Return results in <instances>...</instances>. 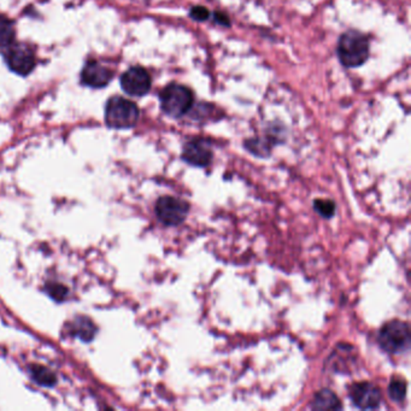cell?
Returning a JSON list of instances; mask_svg holds the SVG:
<instances>
[{
  "label": "cell",
  "mask_w": 411,
  "mask_h": 411,
  "mask_svg": "<svg viewBox=\"0 0 411 411\" xmlns=\"http://www.w3.org/2000/svg\"><path fill=\"white\" fill-rule=\"evenodd\" d=\"M388 396L394 403L404 402L407 397V383L402 378H393L388 385Z\"/></svg>",
  "instance_id": "cell-15"
},
{
  "label": "cell",
  "mask_w": 411,
  "mask_h": 411,
  "mask_svg": "<svg viewBox=\"0 0 411 411\" xmlns=\"http://www.w3.org/2000/svg\"><path fill=\"white\" fill-rule=\"evenodd\" d=\"M369 56L368 37L357 30H349L338 42V57L346 68L360 66Z\"/></svg>",
  "instance_id": "cell-1"
},
{
  "label": "cell",
  "mask_w": 411,
  "mask_h": 411,
  "mask_svg": "<svg viewBox=\"0 0 411 411\" xmlns=\"http://www.w3.org/2000/svg\"><path fill=\"white\" fill-rule=\"evenodd\" d=\"M410 328L407 322L391 321L378 331V342L385 352L391 355L404 354L410 347Z\"/></svg>",
  "instance_id": "cell-3"
},
{
  "label": "cell",
  "mask_w": 411,
  "mask_h": 411,
  "mask_svg": "<svg viewBox=\"0 0 411 411\" xmlns=\"http://www.w3.org/2000/svg\"><path fill=\"white\" fill-rule=\"evenodd\" d=\"M111 80L112 71L98 62H89L81 73V81L93 89H103Z\"/></svg>",
  "instance_id": "cell-11"
},
{
  "label": "cell",
  "mask_w": 411,
  "mask_h": 411,
  "mask_svg": "<svg viewBox=\"0 0 411 411\" xmlns=\"http://www.w3.org/2000/svg\"><path fill=\"white\" fill-rule=\"evenodd\" d=\"M44 292L57 303H63L69 295V289L57 281H47L44 286Z\"/></svg>",
  "instance_id": "cell-14"
},
{
  "label": "cell",
  "mask_w": 411,
  "mask_h": 411,
  "mask_svg": "<svg viewBox=\"0 0 411 411\" xmlns=\"http://www.w3.org/2000/svg\"><path fill=\"white\" fill-rule=\"evenodd\" d=\"M190 14H191V17L193 19H196V21H206V19H209V10L204 8V6H194V8H192L191 11H190Z\"/></svg>",
  "instance_id": "cell-18"
},
{
  "label": "cell",
  "mask_w": 411,
  "mask_h": 411,
  "mask_svg": "<svg viewBox=\"0 0 411 411\" xmlns=\"http://www.w3.org/2000/svg\"><path fill=\"white\" fill-rule=\"evenodd\" d=\"M5 62L10 71L22 76L30 74L37 64L34 52L24 45H14L10 47L5 53Z\"/></svg>",
  "instance_id": "cell-7"
},
{
  "label": "cell",
  "mask_w": 411,
  "mask_h": 411,
  "mask_svg": "<svg viewBox=\"0 0 411 411\" xmlns=\"http://www.w3.org/2000/svg\"><path fill=\"white\" fill-rule=\"evenodd\" d=\"M64 329L68 336L71 338H77L79 340L86 344L93 341L98 333V327L95 326L93 320L84 315H79L74 320L66 323Z\"/></svg>",
  "instance_id": "cell-10"
},
{
  "label": "cell",
  "mask_w": 411,
  "mask_h": 411,
  "mask_svg": "<svg viewBox=\"0 0 411 411\" xmlns=\"http://www.w3.org/2000/svg\"><path fill=\"white\" fill-rule=\"evenodd\" d=\"M214 17H215L216 22L221 24V26H229V19L227 15L222 14V12H216Z\"/></svg>",
  "instance_id": "cell-19"
},
{
  "label": "cell",
  "mask_w": 411,
  "mask_h": 411,
  "mask_svg": "<svg viewBox=\"0 0 411 411\" xmlns=\"http://www.w3.org/2000/svg\"><path fill=\"white\" fill-rule=\"evenodd\" d=\"M14 40V24L9 19L0 16V47H9Z\"/></svg>",
  "instance_id": "cell-16"
},
{
  "label": "cell",
  "mask_w": 411,
  "mask_h": 411,
  "mask_svg": "<svg viewBox=\"0 0 411 411\" xmlns=\"http://www.w3.org/2000/svg\"><path fill=\"white\" fill-rule=\"evenodd\" d=\"M154 212L161 223L167 227H176L186 220L190 212V204L181 198L163 196L156 201Z\"/></svg>",
  "instance_id": "cell-5"
},
{
  "label": "cell",
  "mask_w": 411,
  "mask_h": 411,
  "mask_svg": "<svg viewBox=\"0 0 411 411\" xmlns=\"http://www.w3.org/2000/svg\"><path fill=\"white\" fill-rule=\"evenodd\" d=\"M161 107L168 116L183 117L190 111L193 105V93L186 86L170 84L162 91L159 95Z\"/></svg>",
  "instance_id": "cell-4"
},
{
  "label": "cell",
  "mask_w": 411,
  "mask_h": 411,
  "mask_svg": "<svg viewBox=\"0 0 411 411\" xmlns=\"http://www.w3.org/2000/svg\"><path fill=\"white\" fill-rule=\"evenodd\" d=\"M140 112L129 99L112 97L105 108V122L113 129H129L136 126Z\"/></svg>",
  "instance_id": "cell-2"
},
{
  "label": "cell",
  "mask_w": 411,
  "mask_h": 411,
  "mask_svg": "<svg viewBox=\"0 0 411 411\" xmlns=\"http://www.w3.org/2000/svg\"><path fill=\"white\" fill-rule=\"evenodd\" d=\"M29 373L34 383L40 385L42 387H55L58 383L56 374L45 365H32L29 368Z\"/></svg>",
  "instance_id": "cell-13"
},
{
  "label": "cell",
  "mask_w": 411,
  "mask_h": 411,
  "mask_svg": "<svg viewBox=\"0 0 411 411\" xmlns=\"http://www.w3.org/2000/svg\"><path fill=\"white\" fill-rule=\"evenodd\" d=\"M212 156L214 154L210 144L206 140L194 139L188 141L186 145L183 146V159L193 167H208L212 161Z\"/></svg>",
  "instance_id": "cell-9"
},
{
  "label": "cell",
  "mask_w": 411,
  "mask_h": 411,
  "mask_svg": "<svg viewBox=\"0 0 411 411\" xmlns=\"http://www.w3.org/2000/svg\"><path fill=\"white\" fill-rule=\"evenodd\" d=\"M349 396L355 407L363 410L378 409L383 402V394L380 388L368 381L354 383L350 387Z\"/></svg>",
  "instance_id": "cell-6"
},
{
  "label": "cell",
  "mask_w": 411,
  "mask_h": 411,
  "mask_svg": "<svg viewBox=\"0 0 411 411\" xmlns=\"http://www.w3.org/2000/svg\"><path fill=\"white\" fill-rule=\"evenodd\" d=\"M311 408L313 410H340L342 405L336 393L325 388L313 396Z\"/></svg>",
  "instance_id": "cell-12"
},
{
  "label": "cell",
  "mask_w": 411,
  "mask_h": 411,
  "mask_svg": "<svg viewBox=\"0 0 411 411\" xmlns=\"http://www.w3.org/2000/svg\"><path fill=\"white\" fill-rule=\"evenodd\" d=\"M313 209L323 219H332L336 214V203L328 199H316L313 201Z\"/></svg>",
  "instance_id": "cell-17"
},
{
  "label": "cell",
  "mask_w": 411,
  "mask_h": 411,
  "mask_svg": "<svg viewBox=\"0 0 411 411\" xmlns=\"http://www.w3.org/2000/svg\"><path fill=\"white\" fill-rule=\"evenodd\" d=\"M123 91L133 97H143L151 89V76L141 66H133L121 76Z\"/></svg>",
  "instance_id": "cell-8"
}]
</instances>
